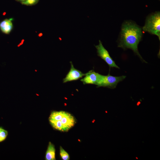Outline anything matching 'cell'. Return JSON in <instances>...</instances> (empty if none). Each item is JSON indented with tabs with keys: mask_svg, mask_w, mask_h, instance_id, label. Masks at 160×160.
<instances>
[{
	"mask_svg": "<svg viewBox=\"0 0 160 160\" xmlns=\"http://www.w3.org/2000/svg\"><path fill=\"white\" fill-rule=\"evenodd\" d=\"M70 63L71 65V68L65 77L63 79V82L64 83L76 80L82 77L85 75V74L75 68L71 62H70Z\"/></svg>",
	"mask_w": 160,
	"mask_h": 160,
	"instance_id": "8992f818",
	"label": "cell"
},
{
	"mask_svg": "<svg viewBox=\"0 0 160 160\" xmlns=\"http://www.w3.org/2000/svg\"><path fill=\"white\" fill-rule=\"evenodd\" d=\"M101 75L92 70L85 73V77L81 79L84 84H91L97 85Z\"/></svg>",
	"mask_w": 160,
	"mask_h": 160,
	"instance_id": "52a82bcc",
	"label": "cell"
},
{
	"mask_svg": "<svg viewBox=\"0 0 160 160\" xmlns=\"http://www.w3.org/2000/svg\"><path fill=\"white\" fill-rule=\"evenodd\" d=\"M55 149L54 145L49 142L46 152L45 159L46 160H55Z\"/></svg>",
	"mask_w": 160,
	"mask_h": 160,
	"instance_id": "ba28073f",
	"label": "cell"
},
{
	"mask_svg": "<svg viewBox=\"0 0 160 160\" xmlns=\"http://www.w3.org/2000/svg\"><path fill=\"white\" fill-rule=\"evenodd\" d=\"M144 32H148L157 36L160 39V13L156 12L146 18L144 25L142 28Z\"/></svg>",
	"mask_w": 160,
	"mask_h": 160,
	"instance_id": "3957f363",
	"label": "cell"
},
{
	"mask_svg": "<svg viewBox=\"0 0 160 160\" xmlns=\"http://www.w3.org/2000/svg\"><path fill=\"white\" fill-rule=\"evenodd\" d=\"M60 155L62 159L63 160H69L70 157L68 153L61 146H60Z\"/></svg>",
	"mask_w": 160,
	"mask_h": 160,
	"instance_id": "30bf717a",
	"label": "cell"
},
{
	"mask_svg": "<svg viewBox=\"0 0 160 160\" xmlns=\"http://www.w3.org/2000/svg\"><path fill=\"white\" fill-rule=\"evenodd\" d=\"M142 35L143 31L139 26L132 21H125L122 25L118 46L124 49H131L143 60L138 50Z\"/></svg>",
	"mask_w": 160,
	"mask_h": 160,
	"instance_id": "6da1fadb",
	"label": "cell"
},
{
	"mask_svg": "<svg viewBox=\"0 0 160 160\" xmlns=\"http://www.w3.org/2000/svg\"><path fill=\"white\" fill-rule=\"evenodd\" d=\"M126 76H115L111 75L110 73L106 76L101 75L100 79L97 84V87H101L114 89L117 84L124 79Z\"/></svg>",
	"mask_w": 160,
	"mask_h": 160,
	"instance_id": "277c9868",
	"label": "cell"
},
{
	"mask_svg": "<svg viewBox=\"0 0 160 160\" xmlns=\"http://www.w3.org/2000/svg\"><path fill=\"white\" fill-rule=\"evenodd\" d=\"M39 0H25L22 3L25 5H31L36 3Z\"/></svg>",
	"mask_w": 160,
	"mask_h": 160,
	"instance_id": "7c38bea8",
	"label": "cell"
},
{
	"mask_svg": "<svg viewBox=\"0 0 160 160\" xmlns=\"http://www.w3.org/2000/svg\"><path fill=\"white\" fill-rule=\"evenodd\" d=\"M18 1H21L22 2H23V1H25V0H17Z\"/></svg>",
	"mask_w": 160,
	"mask_h": 160,
	"instance_id": "4fadbf2b",
	"label": "cell"
},
{
	"mask_svg": "<svg viewBox=\"0 0 160 160\" xmlns=\"http://www.w3.org/2000/svg\"><path fill=\"white\" fill-rule=\"evenodd\" d=\"M8 135V132L0 127V142L4 140Z\"/></svg>",
	"mask_w": 160,
	"mask_h": 160,
	"instance_id": "8fae6325",
	"label": "cell"
},
{
	"mask_svg": "<svg viewBox=\"0 0 160 160\" xmlns=\"http://www.w3.org/2000/svg\"><path fill=\"white\" fill-rule=\"evenodd\" d=\"M95 46L97 49V55L105 61L110 68L115 67L119 68L111 57L108 52L104 47L100 40H99V44L95 45Z\"/></svg>",
	"mask_w": 160,
	"mask_h": 160,
	"instance_id": "5b68a950",
	"label": "cell"
},
{
	"mask_svg": "<svg viewBox=\"0 0 160 160\" xmlns=\"http://www.w3.org/2000/svg\"><path fill=\"white\" fill-rule=\"evenodd\" d=\"M49 119L54 129L61 132L68 131L76 123L75 118L71 114L62 111H52Z\"/></svg>",
	"mask_w": 160,
	"mask_h": 160,
	"instance_id": "7a4b0ae2",
	"label": "cell"
},
{
	"mask_svg": "<svg viewBox=\"0 0 160 160\" xmlns=\"http://www.w3.org/2000/svg\"><path fill=\"white\" fill-rule=\"evenodd\" d=\"M0 28L3 32L8 34L12 29V24L10 20L6 19L0 23Z\"/></svg>",
	"mask_w": 160,
	"mask_h": 160,
	"instance_id": "9c48e42d",
	"label": "cell"
}]
</instances>
